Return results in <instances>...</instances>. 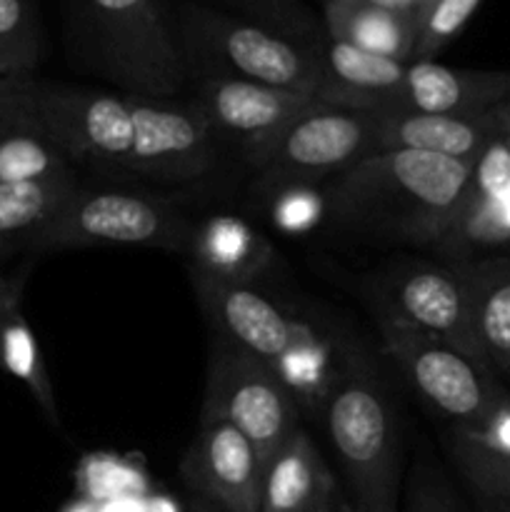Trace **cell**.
<instances>
[{
	"instance_id": "28",
	"label": "cell",
	"mask_w": 510,
	"mask_h": 512,
	"mask_svg": "<svg viewBox=\"0 0 510 512\" xmlns=\"http://www.w3.org/2000/svg\"><path fill=\"white\" fill-rule=\"evenodd\" d=\"M295 200H283L275 210V220L288 230H303L318 218L320 203L308 193H295Z\"/></svg>"
},
{
	"instance_id": "11",
	"label": "cell",
	"mask_w": 510,
	"mask_h": 512,
	"mask_svg": "<svg viewBox=\"0 0 510 512\" xmlns=\"http://www.w3.org/2000/svg\"><path fill=\"white\" fill-rule=\"evenodd\" d=\"M390 300L395 305V318L445 340L468 358L490 368L475 333L468 283L460 268L425 265L403 270L390 280Z\"/></svg>"
},
{
	"instance_id": "22",
	"label": "cell",
	"mask_w": 510,
	"mask_h": 512,
	"mask_svg": "<svg viewBox=\"0 0 510 512\" xmlns=\"http://www.w3.org/2000/svg\"><path fill=\"white\" fill-rule=\"evenodd\" d=\"M510 243V193L465 205L448 233L440 238L448 253L470 255L473 250Z\"/></svg>"
},
{
	"instance_id": "17",
	"label": "cell",
	"mask_w": 510,
	"mask_h": 512,
	"mask_svg": "<svg viewBox=\"0 0 510 512\" xmlns=\"http://www.w3.org/2000/svg\"><path fill=\"white\" fill-rule=\"evenodd\" d=\"M225 58L240 73V80L293 90L315 98L318 78L310 73L298 50L258 28H235L225 35Z\"/></svg>"
},
{
	"instance_id": "15",
	"label": "cell",
	"mask_w": 510,
	"mask_h": 512,
	"mask_svg": "<svg viewBox=\"0 0 510 512\" xmlns=\"http://www.w3.org/2000/svg\"><path fill=\"white\" fill-rule=\"evenodd\" d=\"M328 70L330 85L318 88V103L365 113L398 108L405 83V65L400 60L338 40L328 53Z\"/></svg>"
},
{
	"instance_id": "27",
	"label": "cell",
	"mask_w": 510,
	"mask_h": 512,
	"mask_svg": "<svg viewBox=\"0 0 510 512\" xmlns=\"http://www.w3.org/2000/svg\"><path fill=\"white\" fill-rule=\"evenodd\" d=\"M480 0H438L428 18V43L433 48L438 40H448L458 33L465 20L475 13Z\"/></svg>"
},
{
	"instance_id": "33",
	"label": "cell",
	"mask_w": 510,
	"mask_h": 512,
	"mask_svg": "<svg viewBox=\"0 0 510 512\" xmlns=\"http://www.w3.org/2000/svg\"><path fill=\"white\" fill-rule=\"evenodd\" d=\"M495 113H498L500 128H503L505 138H508V143H510V100H508V103L498 105V108H495Z\"/></svg>"
},
{
	"instance_id": "16",
	"label": "cell",
	"mask_w": 510,
	"mask_h": 512,
	"mask_svg": "<svg viewBox=\"0 0 510 512\" xmlns=\"http://www.w3.org/2000/svg\"><path fill=\"white\" fill-rule=\"evenodd\" d=\"M335 480L303 428L268 460L260 512H325L333 508Z\"/></svg>"
},
{
	"instance_id": "12",
	"label": "cell",
	"mask_w": 510,
	"mask_h": 512,
	"mask_svg": "<svg viewBox=\"0 0 510 512\" xmlns=\"http://www.w3.org/2000/svg\"><path fill=\"white\" fill-rule=\"evenodd\" d=\"M13 180H75L73 163L40 125L30 80L0 78V183Z\"/></svg>"
},
{
	"instance_id": "32",
	"label": "cell",
	"mask_w": 510,
	"mask_h": 512,
	"mask_svg": "<svg viewBox=\"0 0 510 512\" xmlns=\"http://www.w3.org/2000/svg\"><path fill=\"white\" fill-rule=\"evenodd\" d=\"M98 8L108 10V13H130V10L138 8L143 0H93Z\"/></svg>"
},
{
	"instance_id": "13",
	"label": "cell",
	"mask_w": 510,
	"mask_h": 512,
	"mask_svg": "<svg viewBox=\"0 0 510 512\" xmlns=\"http://www.w3.org/2000/svg\"><path fill=\"white\" fill-rule=\"evenodd\" d=\"M498 128L495 108L483 115H428L415 110L375 113V148L420 150L475 163Z\"/></svg>"
},
{
	"instance_id": "24",
	"label": "cell",
	"mask_w": 510,
	"mask_h": 512,
	"mask_svg": "<svg viewBox=\"0 0 510 512\" xmlns=\"http://www.w3.org/2000/svg\"><path fill=\"white\" fill-rule=\"evenodd\" d=\"M505 193H510V143L498 120V128L490 135L485 148L475 158L473 170H470V183L463 208L465 205L483 203V200H493Z\"/></svg>"
},
{
	"instance_id": "38",
	"label": "cell",
	"mask_w": 510,
	"mask_h": 512,
	"mask_svg": "<svg viewBox=\"0 0 510 512\" xmlns=\"http://www.w3.org/2000/svg\"><path fill=\"white\" fill-rule=\"evenodd\" d=\"M508 383H510V378H508Z\"/></svg>"
},
{
	"instance_id": "18",
	"label": "cell",
	"mask_w": 510,
	"mask_h": 512,
	"mask_svg": "<svg viewBox=\"0 0 510 512\" xmlns=\"http://www.w3.org/2000/svg\"><path fill=\"white\" fill-rule=\"evenodd\" d=\"M460 273L468 283L480 348L490 368L510 378V260H480Z\"/></svg>"
},
{
	"instance_id": "20",
	"label": "cell",
	"mask_w": 510,
	"mask_h": 512,
	"mask_svg": "<svg viewBox=\"0 0 510 512\" xmlns=\"http://www.w3.org/2000/svg\"><path fill=\"white\" fill-rule=\"evenodd\" d=\"M0 365L33 393L50 423H58L53 385L45 373L38 340H35L25 315L20 313V300H15L0 318Z\"/></svg>"
},
{
	"instance_id": "2",
	"label": "cell",
	"mask_w": 510,
	"mask_h": 512,
	"mask_svg": "<svg viewBox=\"0 0 510 512\" xmlns=\"http://www.w3.org/2000/svg\"><path fill=\"white\" fill-rule=\"evenodd\" d=\"M473 163L380 150L340 173L330 190L333 220L353 233L410 243H440L460 215Z\"/></svg>"
},
{
	"instance_id": "29",
	"label": "cell",
	"mask_w": 510,
	"mask_h": 512,
	"mask_svg": "<svg viewBox=\"0 0 510 512\" xmlns=\"http://www.w3.org/2000/svg\"><path fill=\"white\" fill-rule=\"evenodd\" d=\"M465 430V428H463ZM475 438L483 440L490 450L500 455H508L510 458V398L490 415V420L485 423L483 430H468Z\"/></svg>"
},
{
	"instance_id": "34",
	"label": "cell",
	"mask_w": 510,
	"mask_h": 512,
	"mask_svg": "<svg viewBox=\"0 0 510 512\" xmlns=\"http://www.w3.org/2000/svg\"><path fill=\"white\" fill-rule=\"evenodd\" d=\"M335 512H355V510L350 508L348 503H343V500H340V503H338V508H335Z\"/></svg>"
},
{
	"instance_id": "3",
	"label": "cell",
	"mask_w": 510,
	"mask_h": 512,
	"mask_svg": "<svg viewBox=\"0 0 510 512\" xmlns=\"http://www.w3.org/2000/svg\"><path fill=\"white\" fill-rule=\"evenodd\" d=\"M325 428L355 512H395L398 503V418L378 373L345 360L325 390Z\"/></svg>"
},
{
	"instance_id": "25",
	"label": "cell",
	"mask_w": 510,
	"mask_h": 512,
	"mask_svg": "<svg viewBox=\"0 0 510 512\" xmlns=\"http://www.w3.org/2000/svg\"><path fill=\"white\" fill-rule=\"evenodd\" d=\"M348 43L398 60V53L403 50V33H400V25L395 23V18H390L388 13L368 10V13H360L350 20Z\"/></svg>"
},
{
	"instance_id": "26",
	"label": "cell",
	"mask_w": 510,
	"mask_h": 512,
	"mask_svg": "<svg viewBox=\"0 0 510 512\" xmlns=\"http://www.w3.org/2000/svg\"><path fill=\"white\" fill-rule=\"evenodd\" d=\"M23 25V3L20 0H0V78L18 75L23 70V58H20Z\"/></svg>"
},
{
	"instance_id": "9",
	"label": "cell",
	"mask_w": 510,
	"mask_h": 512,
	"mask_svg": "<svg viewBox=\"0 0 510 512\" xmlns=\"http://www.w3.org/2000/svg\"><path fill=\"white\" fill-rule=\"evenodd\" d=\"M200 430L185 450L180 475L210 503L228 512H260L265 465L248 438L218 415H200Z\"/></svg>"
},
{
	"instance_id": "6",
	"label": "cell",
	"mask_w": 510,
	"mask_h": 512,
	"mask_svg": "<svg viewBox=\"0 0 510 512\" xmlns=\"http://www.w3.org/2000/svg\"><path fill=\"white\" fill-rule=\"evenodd\" d=\"M203 415L233 423L253 443L263 465L300 428L298 403L283 375L265 360L230 345H223L210 360Z\"/></svg>"
},
{
	"instance_id": "36",
	"label": "cell",
	"mask_w": 510,
	"mask_h": 512,
	"mask_svg": "<svg viewBox=\"0 0 510 512\" xmlns=\"http://www.w3.org/2000/svg\"><path fill=\"white\" fill-rule=\"evenodd\" d=\"M483 512H498V510H493V508H485Z\"/></svg>"
},
{
	"instance_id": "5",
	"label": "cell",
	"mask_w": 510,
	"mask_h": 512,
	"mask_svg": "<svg viewBox=\"0 0 510 512\" xmlns=\"http://www.w3.org/2000/svg\"><path fill=\"white\" fill-rule=\"evenodd\" d=\"M380 338L390 358L428 403L458 428L483 430L490 415L508 400L490 368L468 358L445 340L395 318L380 315Z\"/></svg>"
},
{
	"instance_id": "7",
	"label": "cell",
	"mask_w": 510,
	"mask_h": 512,
	"mask_svg": "<svg viewBox=\"0 0 510 512\" xmlns=\"http://www.w3.org/2000/svg\"><path fill=\"white\" fill-rule=\"evenodd\" d=\"M373 153H378L375 113L315 100L285 130L260 170L265 183L303 185L345 173Z\"/></svg>"
},
{
	"instance_id": "14",
	"label": "cell",
	"mask_w": 510,
	"mask_h": 512,
	"mask_svg": "<svg viewBox=\"0 0 510 512\" xmlns=\"http://www.w3.org/2000/svg\"><path fill=\"white\" fill-rule=\"evenodd\" d=\"M510 100V73H460L418 60L405 68L398 108L428 115H483Z\"/></svg>"
},
{
	"instance_id": "31",
	"label": "cell",
	"mask_w": 510,
	"mask_h": 512,
	"mask_svg": "<svg viewBox=\"0 0 510 512\" xmlns=\"http://www.w3.org/2000/svg\"><path fill=\"white\" fill-rule=\"evenodd\" d=\"M15 300H20V280H5L0 275V318Z\"/></svg>"
},
{
	"instance_id": "4",
	"label": "cell",
	"mask_w": 510,
	"mask_h": 512,
	"mask_svg": "<svg viewBox=\"0 0 510 512\" xmlns=\"http://www.w3.org/2000/svg\"><path fill=\"white\" fill-rule=\"evenodd\" d=\"M198 230L165 200L130 190L78 185L35 248L133 245L193 253Z\"/></svg>"
},
{
	"instance_id": "21",
	"label": "cell",
	"mask_w": 510,
	"mask_h": 512,
	"mask_svg": "<svg viewBox=\"0 0 510 512\" xmlns=\"http://www.w3.org/2000/svg\"><path fill=\"white\" fill-rule=\"evenodd\" d=\"M448 448L465 478L475 485L490 508L510 512V458L490 450L483 440L463 428H455L448 438Z\"/></svg>"
},
{
	"instance_id": "30",
	"label": "cell",
	"mask_w": 510,
	"mask_h": 512,
	"mask_svg": "<svg viewBox=\"0 0 510 512\" xmlns=\"http://www.w3.org/2000/svg\"><path fill=\"white\" fill-rule=\"evenodd\" d=\"M410 512H450V505L438 490V485H420L418 493L413 490Z\"/></svg>"
},
{
	"instance_id": "19",
	"label": "cell",
	"mask_w": 510,
	"mask_h": 512,
	"mask_svg": "<svg viewBox=\"0 0 510 512\" xmlns=\"http://www.w3.org/2000/svg\"><path fill=\"white\" fill-rule=\"evenodd\" d=\"M78 180H13L0 183V255L38 245Z\"/></svg>"
},
{
	"instance_id": "23",
	"label": "cell",
	"mask_w": 510,
	"mask_h": 512,
	"mask_svg": "<svg viewBox=\"0 0 510 512\" xmlns=\"http://www.w3.org/2000/svg\"><path fill=\"white\" fill-rule=\"evenodd\" d=\"M195 258H200L203 270L223 278H240V270L255 268V238L233 220H215L203 233L195 235Z\"/></svg>"
},
{
	"instance_id": "1",
	"label": "cell",
	"mask_w": 510,
	"mask_h": 512,
	"mask_svg": "<svg viewBox=\"0 0 510 512\" xmlns=\"http://www.w3.org/2000/svg\"><path fill=\"white\" fill-rule=\"evenodd\" d=\"M33 110L70 163L145 180H195L215 165V138L195 108L145 98L43 88Z\"/></svg>"
},
{
	"instance_id": "37",
	"label": "cell",
	"mask_w": 510,
	"mask_h": 512,
	"mask_svg": "<svg viewBox=\"0 0 510 512\" xmlns=\"http://www.w3.org/2000/svg\"><path fill=\"white\" fill-rule=\"evenodd\" d=\"M325 512H335V505H333V508H330V510H325Z\"/></svg>"
},
{
	"instance_id": "35",
	"label": "cell",
	"mask_w": 510,
	"mask_h": 512,
	"mask_svg": "<svg viewBox=\"0 0 510 512\" xmlns=\"http://www.w3.org/2000/svg\"><path fill=\"white\" fill-rule=\"evenodd\" d=\"M193 512H208V510H205V508H195Z\"/></svg>"
},
{
	"instance_id": "8",
	"label": "cell",
	"mask_w": 510,
	"mask_h": 512,
	"mask_svg": "<svg viewBox=\"0 0 510 512\" xmlns=\"http://www.w3.org/2000/svg\"><path fill=\"white\" fill-rule=\"evenodd\" d=\"M315 98L240 78L210 80L200 90L195 113L213 138H228L250 163L263 168L285 130Z\"/></svg>"
},
{
	"instance_id": "10",
	"label": "cell",
	"mask_w": 510,
	"mask_h": 512,
	"mask_svg": "<svg viewBox=\"0 0 510 512\" xmlns=\"http://www.w3.org/2000/svg\"><path fill=\"white\" fill-rule=\"evenodd\" d=\"M195 288L210 323L218 328L230 348L265 360L278 370V365L303 345V330L290 323L278 305L250 288L245 280L200 270Z\"/></svg>"
}]
</instances>
